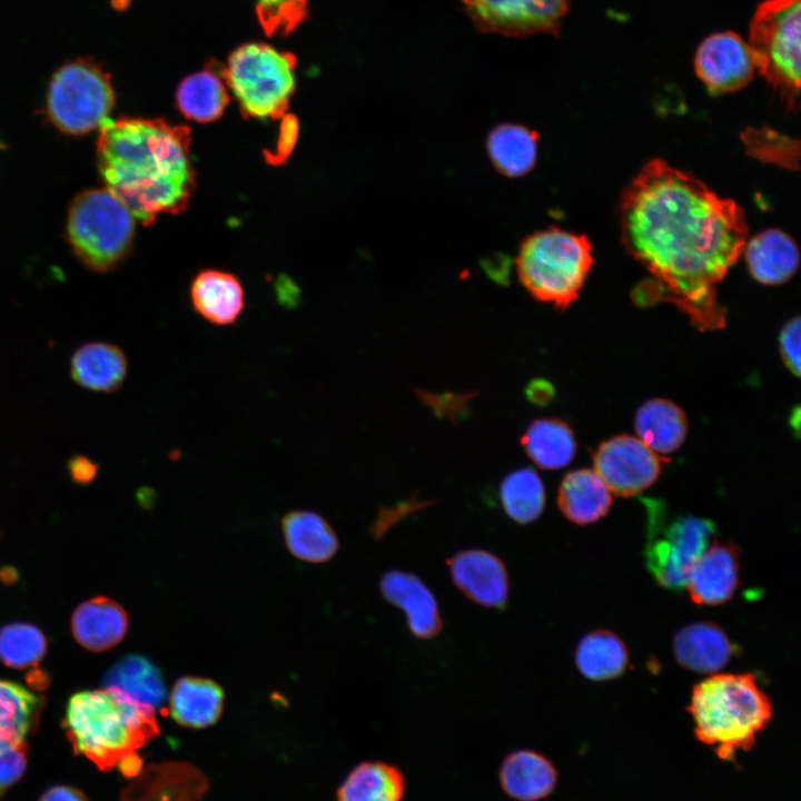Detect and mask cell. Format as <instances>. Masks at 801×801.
Instances as JSON below:
<instances>
[{"label":"cell","mask_w":801,"mask_h":801,"mask_svg":"<svg viewBox=\"0 0 801 801\" xmlns=\"http://www.w3.org/2000/svg\"><path fill=\"white\" fill-rule=\"evenodd\" d=\"M620 219L627 251L654 277L640 291L675 304L700 329H718L725 313L716 285L746 244L743 210L663 160L647 162L625 189Z\"/></svg>","instance_id":"obj_1"},{"label":"cell","mask_w":801,"mask_h":801,"mask_svg":"<svg viewBox=\"0 0 801 801\" xmlns=\"http://www.w3.org/2000/svg\"><path fill=\"white\" fill-rule=\"evenodd\" d=\"M189 146L185 126L162 119H107L97 144L100 175L134 218L151 224L189 202L195 189Z\"/></svg>","instance_id":"obj_2"},{"label":"cell","mask_w":801,"mask_h":801,"mask_svg":"<svg viewBox=\"0 0 801 801\" xmlns=\"http://www.w3.org/2000/svg\"><path fill=\"white\" fill-rule=\"evenodd\" d=\"M62 724L76 754L127 778L139 773L138 750L158 734L155 711L107 688L73 694Z\"/></svg>","instance_id":"obj_3"},{"label":"cell","mask_w":801,"mask_h":801,"mask_svg":"<svg viewBox=\"0 0 801 801\" xmlns=\"http://www.w3.org/2000/svg\"><path fill=\"white\" fill-rule=\"evenodd\" d=\"M688 710L700 741L722 759L748 750L770 722L772 705L750 673H721L694 685Z\"/></svg>","instance_id":"obj_4"},{"label":"cell","mask_w":801,"mask_h":801,"mask_svg":"<svg viewBox=\"0 0 801 801\" xmlns=\"http://www.w3.org/2000/svg\"><path fill=\"white\" fill-rule=\"evenodd\" d=\"M592 264L589 239L556 227L527 236L515 259L524 288L535 299L560 309L577 298Z\"/></svg>","instance_id":"obj_5"},{"label":"cell","mask_w":801,"mask_h":801,"mask_svg":"<svg viewBox=\"0 0 801 801\" xmlns=\"http://www.w3.org/2000/svg\"><path fill=\"white\" fill-rule=\"evenodd\" d=\"M296 57L264 42L236 48L220 71L243 112L266 119L285 113L294 93Z\"/></svg>","instance_id":"obj_6"},{"label":"cell","mask_w":801,"mask_h":801,"mask_svg":"<svg viewBox=\"0 0 801 801\" xmlns=\"http://www.w3.org/2000/svg\"><path fill=\"white\" fill-rule=\"evenodd\" d=\"M801 0H764L750 22L755 69L793 108L800 91Z\"/></svg>","instance_id":"obj_7"},{"label":"cell","mask_w":801,"mask_h":801,"mask_svg":"<svg viewBox=\"0 0 801 801\" xmlns=\"http://www.w3.org/2000/svg\"><path fill=\"white\" fill-rule=\"evenodd\" d=\"M135 218L108 189L79 195L68 217V234L80 259L90 268L106 271L125 256L132 240Z\"/></svg>","instance_id":"obj_8"},{"label":"cell","mask_w":801,"mask_h":801,"mask_svg":"<svg viewBox=\"0 0 801 801\" xmlns=\"http://www.w3.org/2000/svg\"><path fill=\"white\" fill-rule=\"evenodd\" d=\"M113 105L109 75L90 59L79 58L65 63L49 83V117L67 134L82 135L100 127Z\"/></svg>","instance_id":"obj_9"},{"label":"cell","mask_w":801,"mask_h":801,"mask_svg":"<svg viewBox=\"0 0 801 801\" xmlns=\"http://www.w3.org/2000/svg\"><path fill=\"white\" fill-rule=\"evenodd\" d=\"M650 530L644 553L650 573L663 587L675 591L685 587L692 566L714 543L713 523L692 515L676 516L668 524L655 517Z\"/></svg>","instance_id":"obj_10"},{"label":"cell","mask_w":801,"mask_h":801,"mask_svg":"<svg viewBox=\"0 0 801 801\" xmlns=\"http://www.w3.org/2000/svg\"><path fill=\"white\" fill-rule=\"evenodd\" d=\"M475 28L485 33L557 36L570 0H461Z\"/></svg>","instance_id":"obj_11"},{"label":"cell","mask_w":801,"mask_h":801,"mask_svg":"<svg viewBox=\"0 0 801 801\" xmlns=\"http://www.w3.org/2000/svg\"><path fill=\"white\" fill-rule=\"evenodd\" d=\"M594 471L610 492L631 496L650 487L659 477V456L642 441L621 435L602 443L594 454Z\"/></svg>","instance_id":"obj_12"},{"label":"cell","mask_w":801,"mask_h":801,"mask_svg":"<svg viewBox=\"0 0 801 801\" xmlns=\"http://www.w3.org/2000/svg\"><path fill=\"white\" fill-rule=\"evenodd\" d=\"M694 68L712 93L733 92L753 78L755 63L749 44L732 31L709 36L696 50Z\"/></svg>","instance_id":"obj_13"},{"label":"cell","mask_w":801,"mask_h":801,"mask_svg":"<svg viewBox=\"0 0 801 801\" xmlns=\"http://www.w3.org/2000/svg\"><path fill=\"white\" fill-rule=\"evenodd\" d=\"M446 563L454 584L467 599L490 609L506 606L508 574L498 556L484 550H464Z\"/></svg>","instance_id":"obj_14"},{"label":"cell","mask_w":801,"mask_h":801,"mask_svg":"<svg viewBox=\"0 0 801 801\" xmlns=\"http://www.w3.org/2000/svg\"><path fill=\"white\" fill-rule=\"evenodd\" d=\"M131 779L121 793V801H195L208 785L202 773L180 762L142 767Z\"/></svg>","instance_id":"obj_15"},{"label":"cell","mask_w":801,"mask_h":801,"mask_svg":"<svg viewBox=\"0 0 801 801\" xmlns=\"http://www.w3.org/2000/svg\"><path fill=\"white\" fill-rule=\"evenodd\" d=\"M379 587L383 597L405 613L413 635L429 640L441 633L443 620L437 601L418 576L404 571H388L382 576Z\"/></svg>","instance_id":"obj_16"},{"label":"cell","mask_w":801,"mask_h":801,"mask_svg":"<svg viewBox=\"0 0 801 801\" xmlns=\"http://www.w3.org/2000/svg\"><path fill=\"white\" fill-rule=\"evenodd\" d=\"M739 554L730 544L712 543L692 566L685 587L699 605L729 601L739 585Z\"/></svg>","instance_id":"obj_17"},{"label":"cell","mask_w":801,"mask_h":801,"mask_svg":"<svg viewBox=\"0 0 801 801\" xmlns=\"http://www.w3.org/2000/svg\"><path fill=\"white\" fill-rule=\"evenodd\" d=\"M127 373V356L115 344L86 343L79 346L70 358L72 380L91 392H117L123 385Z\"/></svg>","instance_id":"obj_18"},{"label":"cell","mask_w":801,"mask_h":801,"mask_svg":"<svg viewBox=\"0 0 801 801\" xmlns=\"http://www.w3.org/2000/svg\"><path fill=\"white\" fill-rule=\"evenodd\" d=\"M190 299L195 312L215 326L233 325L245 306L240 281L229 273L212 269L195 277Z\"/></svg>","instance_id":"obj_19"},{"label":"cell","mask_w":801,"mask_h":801,"mask_svg":"<svg viewBox=\"0 0 801 801\" xmlns=\"http://www.w3.org/2000/svg\"><path fill=\"white\" fill-rule=\"evenodd\" d=\"M673 651L684 669L713 673L729 663L734 649L728 635L716 624L696 622L678 631L673 640Z\"/></svg>","instance_id":"obj_20"},{"label":"cell","mask_w":801,"mask_h":801,"mask_svg":"<svg viewBox=\"0 0 801 801\" xmlns=\"http://www.w3.org/2000/svg\"><path fill=\"white\" fill-rule=\"evenodd\" d=\"M750 274L763 285H780L795 273L799 250L793 239L779 229L764 230L744 245Z\"/></svg>","instance_id":"obj_21"},{"label":"cell","mask_w":801,"mask_h":801,"mask_svg":"<svg viewBox=\"0 0 801 801\" xmlns=\"http://www.w3.org/2000/svg\"><path fill=\"white\" fill-rule=\"evenodd\" d=\"M128 627L123 609L107 597L91 599L77 607L71 630L80 645L90 651H106L119 643Z\"/></svg>","instance_id":"obj_22"},{"label":"cell","mask_w":801,"mask_h":801,"mask_svg":"<svg viewBox=\"0 0 801 801\" xmlns=\"http://www.w3.org/2000/svg\"><path fill=\"white\" fill-rule=\"evenodd\" d=\"M557 773L542 754L531 750L513 751L503 760L500 782L511 798L537 801L547 797L556 785Z\"/></svg>","instance_id":"obj_23"},{"label":"cell","mask_w":801,"mask_h":801,"mask_svg":"<svg viewBox=\"0 0 801 801\" xmlns=\"http://www.w3.org/2000/svg\"><path fill=\"white\" fill-rule=\"evenodd\" d=\"M611 492L590 468L566 474L557 491V505L563 515L578 525L594 523L606 515L611 507Z\"/></svg>","instance_id":"obj_24"},{"label":"cell","mask_w":801,"mask_h":801,"mask_svg":"<svg viewBox=\"0 0 801 801\" xmlns=\"http://www.w3.org/2000/svg\"><path fill=\"white\" fill-rule=\"evenodd\" d=\"M224 692L211 680L179 679L169 696V714L180 725L202 729L214 724L222 711Z\"/></svg>","instance_id":"obj_25"},{"label":"cell","mask_w":801,"mask_h":801,"mask_svg":"<svg viewBox=\"0 0 801 801\" xmlns=\"http://www.w3.org/2000/svg\"><path fill=\"white\" fill-rule=\"evenodd\" d=\"M634 425L639 439L657 456L675 452L688 432V419L682 408L662 398L644 403L636 412Z\"/></svg>","instance_id":"obj_26"},{"label":"cell","mask_w":801,"mask_h":801,"mask_svg":"<svg viewBox=\"0 0 801 801\" xmlns=\"http://www.w3.org/2000/svg\"><path fill=\"white\" fill-rule=\"evenodd\" d=\"M105 688L156 712L166 688L159 669L148 659L131 654L118 661L105 676Z\"/></svg>","instance_id":"obj_27"},{"label":"cell","mask_w":801,"mask_h":801,"mask_svg":"<svg viewBox=\"0 0 801 801\" xmlns=\"http://www.w3.org/2000/svg\"><path fill=\"white\" fill-rule=\"evenodd\" d=\"M536 131L518 123L494 127L486 139L490 160L498 172L518 178L530 172L537 157Z\"/></svg>","instance_id":"obj_28"},{"label":"cell","mask_w":801,"mask_h":801,"mask_svg":"<svg viewBox=\"0 0 801 801\" xmlns=\"http://www.w3.org/2000/svg\"><path fill=\"white\" fill-rule=\"evenodd\" d=\"M288 550L299 560L320 563L332 558L338 540L324 517L310 511H291L281 522Z\"/></svg>","instance_id":"obj_29"},{"label":"cell","mask_w":801,"mask_h":801,"mask_svg":"<svg viewBox=\"0 0 801 801\" xmlns=\"http://www.w3.org/2000/svg\"><path fill=\"white\" fill-rule=\"evenodd\" d=\"M521 444L527 456L543 469H560L568 465L576 453L572 429L558 418L533 421L523 433Z\"/></svg>","instance_id":"obj_30"},{"label":"cell","mask_w":801,"mask_h":801,"mask_svg":"<svg viewBox=\"0 0 801 801\" xmlns=\"http://www.w3.org/2000/svg\"><path fill=\"white\" fill-rule=\"evenodd\" d=\"M405 778L400 770L380 761L355 767L338 789V801H402Z\"/></svg>","instance_id":"obj_31"},{"label":"cell","mask_w":801,"mask_h":801,"mask_svg":"<svg viewBox=\"0 0 801 801\" xmlns=\"http://www.w3.org/2000/svg\"><path fill=\"white\" fill-rule=\"evenodd\" d=\"M176 100L188 119L210 122L222 115L229 97L221 73L206 69L189 75L179 83Z\"/></svg>","instance_id":"obj_32"},{"label":"cell","mask_w":801,"mask_h":801,"mask_svg":"<svg viewBox=\"0 0 801 801\" xmlns=\"http://www.w3.org/2000/svg\"><path fill=\"white\" fill-rule=\"evenodd\" d=\"M627 661V649L623 641L615 633L605 630L583 636L575 651L578 671L593 681H605L621 675Z\"/></svg>","instance_id":"obj_33"},{"label":"cell","mask_w":801,"mask_h":801,"mask_svg":"<svg viewBox=\"0 0 801 801\" xmlns=\"http://www.w3.org/2000/svg\"><path fill=\"white\" fill-rule=\"evenodd\" d=\"M41 696L26 686L0 680V742H24L37 729Z\"/></svg>","instance_id":"obj_34"},{"label":"cell","mask_w":801,"mask_h":801,"mask_svg":"<svg viewBox=\"0 0 801 801\" xmlns=\"http://www.w3.org/2000/svg\"><path fill=\"white\" fill-rule=\"evenodd\" d=\"M500 501L506 515L525 525L544 511L545 488L538 474L530 467L508 473L500 485Z\"/></svg>","instance_id":"obj_35"},{"label":"cell","mask_w":801,"mask_h":801,"mask_svg":"<svg viewBox=\"0 0 801 801\" xmlns=\"http://www.w3.org/2000/svg\"><path fill=\"white\" fill-rule=\"evenodd\" d=\"M47 641L42 632L27 623H12L0 630V659L10 668L36 665L44 655Z\"/></svg>","instance_id":"obj_36"},{"label":"cell","mask_w":801,"mask_h":801,"mask_svg":"<svg viewBox=\"0 0 801 801\" xmlns=\"http://www.w3.org/2000/svg\"><path fill=\"white\" fill-rule=\"evenodd\" d=\"M741 137L751 156L787 169L799 168V141L769 128H746Z\"/></svg>","instance_id":"obj_37"},{"label":"cell","mask_w":801,"mask_h":801,"mask_svg":"<svg viewBox=\"0 0 801 801\" xmlns=\"http://www.w3.org/2000/svg\"><path fill=\"white\" fill-rule=\"evenodd\" d=\"M308 0H256V14L269 37L290 34L307 17Z\"/></svg>","instance_id":"obj_38"},{"label":"cell","mask_w":801,"mask_h":801,"mask_svg":"<svg viewBox=\"0 0 801 801\" xmlns=\"http://www.w3.org/2000/svg\"><path fill=\"white\" fill-rule=\"evenodd\" d=\"M28 763V743L0 742V801L23 775Z\"/></svg>","instance_id":"obj_39"},{"label":"cell","mask_w":801,"mask_h":801,"mask_svg":"<svg viewBox=\"0 0 801 801\" xmlns=\"http://www.w3.org/2000/svg\"><path fill=\"white\" fill-rule=\"evenodd\" d=\"M781 356L790 372L800 375V319L795 317L789 320L781 330L780 337Z\"/></svg>","instance_id":"obj_40"},{"label":"cell","mask_w":801,"mask_h":801,"mask_svg":"<svg viewBox=\"0 0 801 801\" xmlns=\"http://www.w3.org/2000/svg\"><path fill=\"white\" fill-rule=\"evenodd\" d=\"M67 469L75 483L87 485L96 479L99 466L88 456L75 455L69 458Z\"/></svg>","instance_id":"obj_41"},{"label":"cell","mask_w":801,"mask_h":801,"mask_svg":"<svg viewBox=\"0 0 801 801\" xmlns=\"http://www.w3.org/2000/svg\"><path fill=\"white\" fill-rule=\"evenodd\" d=\"M525 394L530 402L536 405H546L553 399L555 390L550 382L537 378L527 385Z\"/></svg>","instance_id":"obj_42"},{"label":"cell","mask_w":801,"mask_h":801,"mask_svg":"<svg viewBox=\"0 0 801 801\" xmlns=\"http://www.w3.org/2000/svg\"><path fill=\"white\" fill-rule=\"evenodd\" d=\"M297 122L294 117H285L278 142V155L275 159H284L290 152L297 137Z\"/></svg>","instance_id":"obj_43"},{"label":"cell","mask_w":801,"mask_h":801,"mask_svg":"<svg viewBox=\"0 0 801 801\" xmlns=\"http://www.w3.org/2000/svg\"><path fill=\"white\" fill-rule=\"evenodd\" d=\"M39 801H89L78 789L69 785H53L47 789Z\"/></svg>","instance_id":"obj_44"}]
</instances>
